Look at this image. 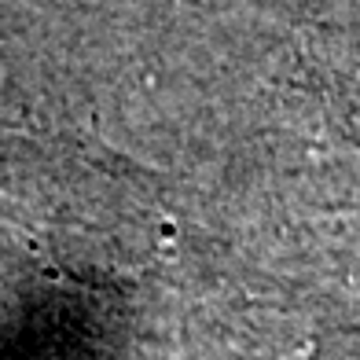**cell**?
<instances>
[{
	"mask_svg": "<svg viewBox=\"0 0 360 360\" xmlns=\"http://www.w3.org/2000/svg\"><path fill=\"white\" fill-rule=\"evenodd\" d=\"M140 176L114 147L0 107V224L59 254H110L140 221Z\"/></svg>",
	"mask_w": 360,
	"mask_h": 360,
	"instance_id": "cell-1",
	"label": "cell"
}]
</instances>
